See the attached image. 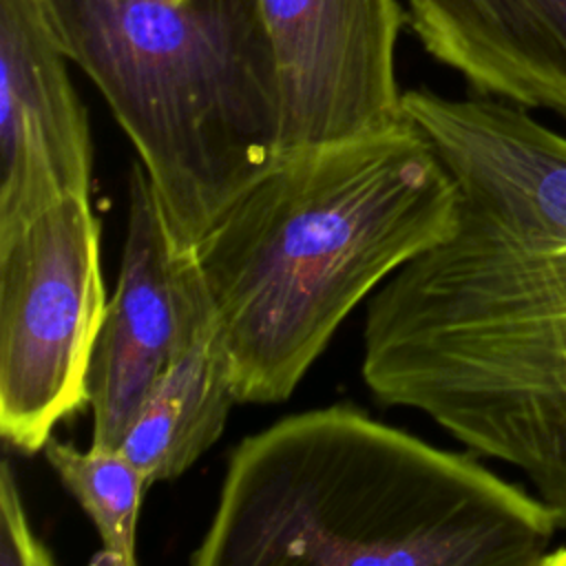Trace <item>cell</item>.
Instances as JSON below:
<instances>
[{"instance_id": "7a4b0ae2", "label": "cell", "mask_w": 566, "mask_h": 566, "mask_svg": "<svg viewBox=\"0 0 566 566\" xmlns=\"http://www.w3.org/2000/svg\"><path fill=\"white\" fill-rule=\"evenodd\" d=\"M455 219V181L409 117L283 155L192 245L239 405L287 400L352 310Z\"/></svg>"}, {"instance_id": "3957f363", "label": "cell", "mask_w": 566, "mask_h": 566, "mask_svg": "<svg viewBox=\"0 0 566 566\" xmlns=\"http://www.w3.org/2000/svg\"><path fill=\"white\" fill-rule=\"evenodd\" d=\"M553 511L469 453L352 405L285 416L228 458L195 566H544Z\"/></svg>"}, {"instance_id": "6da1fadb", "label": "cell", "mask_w": 566, "mask_h": 566, "mask_svg": "<svg viewBox=\"0 0 566 566\" xmlns=\"http://www.w3.org/2000/svg\"><path fill=\"white\" fill-rule=\"evenodd\" d=\"M402 106L458 219L371 294L363 380L520 471L566 528V135L475 93L411 88Z\"/></svg>"}, {"instance_id": "30bf717a", "label": "cell", "mask_w": 566, "mask_h": 566, "mask_svg": "<svg viewBox=\"0 0 566 566\" xmlns=\"http://www.w3.org/2000/svg\"><path fill=\"white\" fill-rule=\"evenodd\" d=\"M239 405L212 303L197 316L119 449L148 484L184 475L223 433Z\"/></svg>"}, {"instance_id": "ba28073f", "label": "cell", "mask_w": 566, "mask_h": 566, "mask_svg": "<svg viewBox=\"0 0 566 566\" xmlns=\"http://www.w3.org/2000/svg\"><path fill=\"white\" fill-rule=\"evenodd\" d=\"M40 0H0V237L91 197L88 113Z\"/></svg>"}, {"instance_id": "277c9868", "label": "cell", "mask_w": 566, "mask_h": 566, "mask_svg": "<svg viewBox=\"0 0 566 566\" xmlns=\"http://www.w3.org/2000/svg\"><path fill=\"white\" fill-rule=\"evenodd\" d=\"M137 150L190 250L281 157V86L259 0H40Z\"/></svg>"}, {"instance_id": "8992f818", "label": "cell", "mask_w": 566, "mask_h": 566, "mask_svg": "<svg viewBox=\"0 0 566 566\" xmlns=\"http://www.w3.org/2000/svg\"><path fill=\"white\" fill-rule=\"evenodd\" d=\"M281 86V157L407 117L396 42L398 0H259ZM279 157V159H281Z\"/></svg>"}, {"instance_id": "5b68a950", "label": "cell", "mask_w": 566, "mask_h": 566, "mask_svg": "<svg viewBox=\"0 0 566 566\" xmlns=\"http://www.w3.org/2000/svg\"><path fill=\"white\" fill-rule=\"evenodd\" d=\"M99 219L66 197L0 237V433L42 451L60 420L88 405L86 376L104 321Z\"/></svg>"}, {"instance_id": "52a82bcc", "label": "cell", "mask_w": 566, "mask_h": 566, "mask_svg": "<svg viewBox=\"0 0 566 566\" xmlns=\"http://www.w3.org/2000/svg\"><path fill=\"white\" fill-rule=\"evenodd\" d=\"M210 305L195 252L175 245L139 159L128 172L122 261L91 354V447L117 449L188 329Z\"/></svg>"}, {"instance_id": "7c38bea8", "label": "cell", "mask_w": 566, "mask_h": 566, "mask_svg": "<svg viewBox=\"0 0 566 566\" xmlns=\"http://www.w3.org/2000/svg\"><path fill=\"white\" fill-rule=\"evenodd\" d=\"M0 564L51 566L55 557L35 535L9 460L0 469Z\"/></svg>"}, {"instance_id": "9c48e42d", "label": "cell", "mask_w": 566, "mask_h": 566, "mask_svg": "<svg viewBox=\"0 0 566 566\" xmlns=\"http://www.w3.org/2000/svg\"><path fill=\"white\" fill-rule=\"evenodd\" d=\"M422 49L475 95L566 124V0H409Z\"/></svg>"}, {"instance_id": "8fae6325", "label": "cell", "mask_w": 566, "mask_h": 566, "mask_svg": "<svg viewBox=\"0 0 566 566\" xmlns=\"http://www.w3.org/2000/svg\"><path fill=\"white\" fill-rule=\"evenodd\" d=\"M42 451L62 486L93 522L102 542L99 559L133 566L137 562L139 511L150 486L146 475L119 447L82 451L51 436Z\"/></svg>"}]
</instances>
